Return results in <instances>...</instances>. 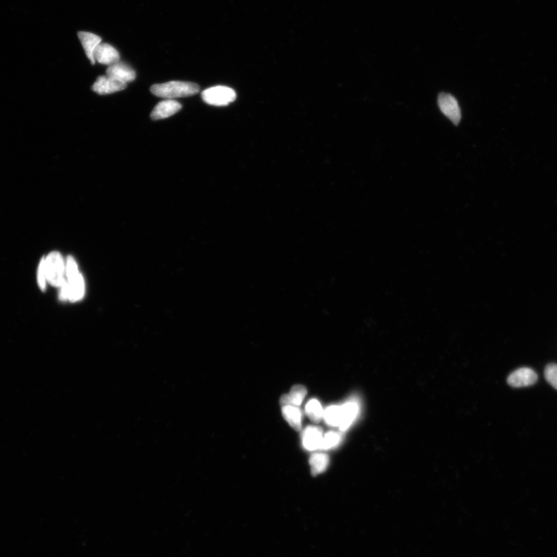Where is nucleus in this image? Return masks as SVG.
Segmentation results:
<instances>
[{
    "label": "nucleus",
    "mask_w": 557,
    "mask_h": 557,
    "mask_svg": "<svg viewBox=\"0 0 557 557\" xmlns=\"http://www.w3.org/2000/svg\"><path fill=\"white\" fill-rule=\"evenodd\" d=\"M150 92L160 98L174 99L197 95L200 92V87L197 84L186 81H172L164 84L154 85L150 87Z\"/></svg>",
    "instance_id": "f257e3e1"
},
{
    "label": "nucleus",
    "mask_w": 557,
    "mask_h": 557,
    "mask_svg": "<svg viewBox=\"0 0 557 557\" xmlns=\"http://www.w3.org/2000/svg\"><path fill=\"white\" fill-rule=\"evenodd\" d=\"M47 280L54 286L61 287L66 279V266L63 259L58 252H52L45 259Z\"/></svg>",
    "instance_id": "f03ea898"
},
{
    "label": "nucleus",
    "mask_w": 557,
    "mask_h": 557,
    "mask_svg": "<svg viewBox=\"0 0 557 557\" xmlns=\"http://www.w3.org/2000/svg\"><path fill=\"white\" fill-rule=\"evenodd\" d=\"M203 101L211 105L225 106L233 103L236 93L227 86H215L204 90L202 94Z\"/></svg>",
    "instance_id": "7ed1b4c3"
},
{
    "label": "nucleus",
    "mask_w": 557,
    "mask_h": 557,
    "mask_svg": "<svg viewBox=\"0 0 557 557\" xmlns=\"http://www.w3.org/2000/svg\"><path fill=\"white\" fill-rule=\"evenodd\" d=\"M438 105L444 115L454 125H459L461 120V112L456 99L448 93H441L438 96Z\"/></svg>",
    "instance_id": "20e7f679"
},
{
    "label": "nucleus",
    "mask_w": 557,
    "mask_h": 557,
    "mask_svg": "<svg viewBox=\"0 0 557 557\" xmlns=\"http://www.w3.org/2000/svg\"><path fill=\"white\" fill-rule=\"evenodd\" d=\"M127 87V84L105 75V76H99L97 78L95 84L92 85V90L98 95H108V94L126 90Z\"/></svg>",
    "instance_id": "39448f33"
},
{
    "label": "nucleus",
    "mask_w": 557,
    "mask_h": 557,
    "mask_svg": "<svg viewBox=\"0 0 557 557\" xmlns=\"http://www.w3.org/2000/svg\"><path fill=\"white\" fill-rule=\"evenodd\" d=\"M538 377L533 369L529 368H518L513 372L508 378V383L515 388L525 387L536 383Z\"/></svg>",
    "instance_id": "423d86ee"
},
{
    "label": "nucleus",
    "mask_w": 557,
    "mask_h": 557,
    "mask_svg": "<svg viewBox=\"0 0 557 557\" xmlns=\"http://www.w3.org/2000/svg\"><path fill=\"white\" fill-rule=\"evenodd\" d=\"M94 59L100 64L110 66L120 61V54L109 43H101L94 52Z\"/></svg>",
    "instance_id": "0eeeda50"
},
{
    "label": "nucleus",
    "mask_w": 557,
    "mask_h": 557,
    "mask_svg": "<svg viewBox=\"0 0 557 557\" xmlns=\"http://www.w3.org/2000/svg\"><path fill=\"white\" fill-rule=\"evenodd\" d=\"M181 108H182V105L178 102L175 101V100H164V101L159 103L155 106V108L151 112V115H150V118H151L153 120H164V118L176 114Z\"/></svg>",
    "instance_id": "6e6552de"
},
{
    "label": "nucleus",
    "mask_w": 557,
    "mask_h": 557,
    "mask_svg": "<svg viewBox=\"0 0 557 557\" xmlns=\"http://www.w3.org/2000/svg\"><path fill=\"white\" fill-rule=\"evenodd\" d=\"M106 75L126 84L134 81L136 76L132 67L120 61L109 66L108 70H106Z\"/></svg>",
    "instance_id": "1a4fd4ad"
},
{
    "label": "nucleus",
    "mask_w": 557,
    "mask_h": 557,
    "mask_svg": "<svg viewBox=\"0 0 557 557\" xmlns=\"http://www.w3.org/2000/svg\"><path fill=\"white\" fill-rule=\"evenodd\" d=\"M341 406V423L340 430L346 431L356 421L359 414L360 406L356 399L349 400Z\"/></svg>",
    "instance_id": "9d476101"
},
{
    "label": "nucleus",
    "mask_w": 557,
    "mask_h": 557,
    "mask_svg": "<svg viewBox=\"0 0 557 557\" xmlns=\"http://www.w3.org/2000/svg\"><path fill=\"white\" fill-rule=\"evenodd\" d=\"M323 430L318 427H308L302 435L303 446L309 452L320 450L323 440Z\"/></svg>",
    "instance_id": "9b49d317"
},
{
    "label": "nucleus",
    "mask_w": 557,
    "mask_h": 557,
    "mask_svg": "<svg viewBox=\"0 0 557 557\" xmlns=\"http://www.w3.org/2000/svg\"><path fill=\"white\" fill-rule=\"evenodd\" d=\"M78 36L87 59L91 61L92 65H95L96 60L94 59V52H95L100 43H102L101 37L95 34L84 32V31H81Z\"/></svg>",
    "instance_id": "f8f14e48"
},
{
    "label": "nucleus",
    "mask_w": 557,
    "mask_h": 557,
    "mask_svg": "<svg viewBox=\"0 0 557 557\" xmlns=\"http://www.w3.org/2000/svg\"><path fill=\"white\" fill-rule=\"evenodd\" d=\"M306 393H308V390L304 386H294L289 394H286L281 397L280 404L283 406H293L297 408L302 404Z\"/></svg>",
    "instance_id": "ddd939ff"
},
{
    "label": "nucleus",
    "mask_w": 557,
    "mask_h": 557,
    "mask_svg": "<svg viewBox=\"0 0 557 557\" xmlns=\"http://www.w3.org/2000/svg\"><path fill=\"white\" fill-rule=\"evenodd\" d=\"M283 416L286 421L291 427L297 431L302 429L303 414L297 406H283Z\"/></svg>",
    "instance_id": "4468645a"
},
{
    "label": "nucleus",
    "mask_w": 557,
    "mask_h": 557,
    "mask_svg": "<svg viewBox=\"0 0 557 557\" xmlns=\"http://www.w3.org/2000/svg\"><path fill=\"white\" fill-rule=\"evenodd\" d=\"M67 282L70 287V300L72 302H77L83 299L85 294V281L81 274L79 273L78 276L67 280Z\"/></svg>",
    "instance_id": "2eb2a0df"
},
{
    "label": "nucleus",
    "mask_w": 557,
    "mask_h": 557,
    "mask_svg": "<svg viewBox=\"0 0 557 557\" xmlns=\"http://www.w3.org/2000/svg\"><path fill=\"white\" fill-rule=\"evenodd\" d=\"M310 465L312 474L316 476L326 471L329 465V456L323 453L314 454L311 456Z\"/></svg>",
    "instance_id": "dca6fc26"
},
{
    "label": "nucleus",
    "mask_w": 557,
    "mask_h": 557,
    "mask_svg": "<svg viewBox=\"0 0 557 557\" xmlns=\"http://www.w3.org/2000/svg\"><path fill=\"white\" fill-rule=\"evenodd\" d=\"M325 423L330 427H340L341 423V406H330L328 408L324 410V416Z\"/></svg>",
    "instance_id": "f3484780"
},
{
    "label": "nucleus",
    "mask_w": 557,
    "mask_h": 557,
    "mask_svg": "<svg viewBox=\"0 0 557 557\" xmlns=\"http://www.w3.org/2000/svg\"><path fill=\"white\" fill-rule=\"evenodd\" d=\"M305 411L306 415L314 422H320L324 416L322 406L316 399L310 400L306 406Z\"/></svg>",
    "instance_id": "a211bd4d"
},
{
    "label": "nucleus",
    "mask_w": 557,
    "mask_h": 557,
    "mask_svg": "<svg viewBox=\"0 0 557 557\" xmlns=\"http://www.w3.org/2000/svg\"><path fill=\"white\" fill-rule=\"evenodd\" d=\"M342 441V435L337 432L330 431L323 437L320 450H327L335 448L340 445Z\"/></svg>",
    "instance_id": "6ab92c4d"
},
{
    "label": "nucleus",
    "mask_w": 557,
    "mask_h": 557,
    "mask_svg": "<svg viewBox=\"0 0 557 557\" xmlns=\"http://www.w3.org/2000/svg\"><path fill=\"white\" fill-rule=\"evenodd\" d=\"M545 378L557 390V365L549 364L545 368Z\"/></svg>",
    "instance_id": "aec40b11"
},
{
    "label": "nucleus",
    "mask_w": 557,
    "mask_h": 557,
    "mask_svg": "<svg viewBox=\"0 0 557 557\" xmlns=\"http://www.w3.org/2000/svg\"><path fill=\"white\" fill-rule=\"evenodd\" d=\"M65 266L67 280H70L74 277H76L80 273L78 271L77 262L74 260L72 256L67 258Z\"/></svg>",
    "instance_id": "412c9836"
},
{
    "label": "nucleus",
    "mask_w": 557,
    "mask_h": 557,
    "mask_svg": "<svg viewBox=\"0 0 557 557\" xmlns=\"http://www.w3.org/2000/svg\"><path fill=\"white\" fill-rule=\"evenodd\" d=\"M47 281L45 259L41 260L39 267V284L42 291L45 290Z\"/></svg>",
    "instance_id": "4be33fe9"
}]
</instances>
